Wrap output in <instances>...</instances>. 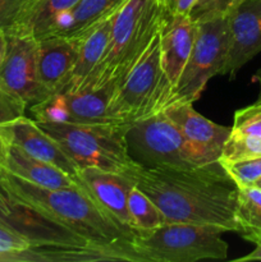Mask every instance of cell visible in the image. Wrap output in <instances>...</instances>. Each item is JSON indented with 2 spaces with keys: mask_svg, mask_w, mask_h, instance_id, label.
<instances>
[{
  "mask_svg": "<svg viewBox=\"0 0 261 262\" xmlns=\"http://www.w3.org/2000/svg\"><path fill=\"white\" fill-rule=\"evenodd\" d=\"M5 51H7V32L3 27H0V64L4 59Z\"/></svg>",
  "mask_w": 261,
  "mask_h": 262,
  "instance_id": "cell-35",
  "label": "cell"
},
{
  "mask_svg": "<svg viewBox=\"0 0 261 262\" xmlns=\"http://www.w3.org/2000/svg\"><path fill=\"white\" fill-rule=\"evenodd\" d=\"M0 184L15 200L81 235L95 247L120 253L127 262H137L129 248L135 230L110 216L81 182L74 187L45 188L3 169Z\"/></svg>",
  "mask_w": 261,
  "mask_h": 262,
  "instance_id": "cell-2",
  "label": "cell"
},
{
  "mask_svg": "<svg viewBox=\"0 0 261 262\" xmlns=\"http://www.w3.org/2000/svg\"><path fill=\"white\" fill-rule=\"evenodd\" d=\"M127 138L129 151L145 165L194 168L219 161L191 142L163 110L130 124Z\"/></svg>",
  "mask_w": 261,
  "mask_h": 262,
  "instance_id": "cell-7",
  "label": "cell"
},
{
  "mask_svg": "<svg viewBox=\"0 0 261 262\" xmlns=\"http://www.w3.org/2000/svg\"><path fill=\"white\" fill-rule=\"evenodd\" d=\"M0 165L8 173L45 188H64L78 184L56 166L28 155L10 143L0 142Z\"/></svg>",
  "mask_w": 261,
  "mask_h": 262,
  "instance_id": "cell-17",
  "label": "cell"
},
{
  "mask_svg": "<svg viewBox=\"0 0 261 262\" xmlns=\"http://www.w3.org/2000/svg\"><path fill=\"white\" fill-rule=\"evenodd\" d=\"M96 248L31 247L20 251H0V262H102Z\"/></svg>",
  "mask_w": 261,
  "mask_h": 262,
  "instance_id": "cell-22",
  "label": "cell"
},
{
  "mask_svg": "<svg viewBox=\"0 0 261 262\" xmlns=\"http://www.w3.org/2000/svg\"><path fill=\"white\" fill-rule=\"evenodd\" d=\"M33 247L32 243L19 233L0 225V251H20Z\"/></svg>",
  "mask_w": 261,
  "mask_h": 262,
  "instance_id": "cell-31",
  "label": "cell"
},
{
  "mask_svg": "<svg viewBox=\"0 0 261 262\" xmlns=\"http://www.w3.org/2000/svg\"><path fill=\"white\" fill-rule=\"evenodd\" d=\"M230 49L224 74L230 79L261 53V0H245L228 14Z\"/></svg>",
  "mask_w": 261,
  "mask_h": 262,
  "instance_id": "cell-12",
  "label": "cell"
},
{
  "mask_svg": "<svg viewBox=\"0 0 261 262\" xmlns=\"http://www.w3.org/2000/svg\"><path fill=\"white\" fill-rule=\"evenodd\" d=\"M2 173H3V168H2V165H0V176H2Z\"/></svg>",
  "mask_w": 261,
  "mask_h": 262,
  "instance_id": "cell-38",
  "label": "cell"
},
{
  "mask_svg": "<svg viewBox=\"0 0 261 262\" xmlns=\"http://www.w3.org/2000/svg\"><path fill=\"white\" fill-rule=\"evenodd\" d=\"M78 179L92 194L97 204L119 224L133 230L129 225L127 201L135 184L120 173L100 169H79Z\"/></svg>",
  "mask_w": 261,
  "mask_h": 262,
  "instance_id": "cell-15",
  "label": "cell"
},
{
  "mask_svg": "<svg viewBox=\"0 0 261 262\" xmlns=\"http://www.w3.org/2000/svg\"><path fill=\"white\" fill-rule=\"evenodd\" d=\"M0 142L17 146L28 155L56 166L78 183V166L50 135L26 115L0 125Z\"/></svg>",
  "mask_w": 261,
  "mask_h": 262,
  "instance_id": "cell-11",
  "label": "cell"
},
{
  "mask_svg": "<svg viewBox=\"0 0 261 262\" xmlns=\"http://www.w3.org/2000/svg\"><path fill=\"white\" fill-rule=\"evenodd\" d=\"M165 18L156 0H125L114 15L104 56L77 91L119 84L142 58Z\"/></svg>",
  "mask_w": 261,
  "mask_h": 262,
  "instance_id": "cell-3",
  "label": "cell"
},
{
  "mask_svg": "<svg viewBox=\"0 0 261 262\" xmlns=\"http://www.w3.org/2000/svg\"><path fill=\"white\" fill-rule=\"evenodd\" d=\"M227 230L212 224L165 223L153 230L135 232L129 248L137 262H196L225 260Z\"/></svg>",
  "mask_w": 261,
  "mask_h": 262,
  "instance_id": "cell-4",
  "label": "cell"
},
{
  "mask_svg": "<svg viewBox=\"0 0 261 262\" xmlns=\"http://www.w3.org/2000/svg\"><path fill=\"white\" fill-rule=\"evenodd\" d=\"M123 176L147 194L166 223L212 224L238 233V188L220 161L194 166H150L135 161Z\"/></svg>",
  "mask_w": 261,
  "mask_h": 262,
  "instance_id": "cell-1",
  "label": "cell"
},
{
  "mask_svg": "<svg viewBox=\"0 0 261 262\" xmlns=\"http://www.w3.org/2000/svg\"><path fill=\"white\" fill-rule=\"evenodd\" d=\"M5 32L7 51L0 64V86L30 107L50 95L38 81L37 40L20 31Z\"/></svg>",
  "mask_w": 261,
  "mask_h": 262,
  "instance_id": "cell-10",
  "label": "cell"
},
{
  "mask_svg": "<svg viewBox=\"0 0 261 262\" xmlns=\"http://www.w3.org/2000/svg\"><path fill=\"white\" fill-rule=\"evenodd\" d=\"M28 106L23 100L0 86V125L25 117Z\"/></svg>",
  "mask_w": 261,
  "mask_h": 262,
  "instance_id": "cell-30",
  "label": "cell"
},
{
  "mask_svg": "<svg viewBox=\"0 0 261 262\" xmlns=\"http://www.w3.org/2000/svg\"><path fill=\"white\" fill-rule=\"evenodd\" d=\"M129 225L135 232L153 230L165 224L166 220L155 202L137 187H133L127 201Z\"/></svg>",
  "mask_w": 261,
  "mask_h": 262,
  "instance_id": "cell-24",
  "label": "cell"
},
{
  "mask_svg": "<svg viewBox=\"0 0 261 262\" xmlns=\"http://www.w3.org/2000/svg\"><path fill=\"white\" fill-rule=\"evenodd\" d=\"M261 156V137L230 130L222 150V161H235Z\"/></svg>",
  "mask_w": 261,
  "mask_h": 262,
  "instance_id": "cell-26",
  "label": "cell"
},
{
  "mask_svg": "<svg viewBox=\"0 0 261 262\" xmlns=\"http://www.w3.org/2000/svg\"><path fill=\"white\" fill-rule=\"evenodd\" d=\"M0 223L9 229L27 238L33 247H71V248H102L95 247L81 235L67 229L50 217L36 211L28 205L10 196L0 184ZM125 260L120 253L112 252Z\"/></svg>",
  "mask_w": 261,
  "mask_h": 262,
  "instance_id": "cell-9",
  "label": "cell"
},
{
  "mask_svg": "<svg viewBox=\"0 0 261 262\" xmlns=\"http://www.w3.org/2000/svg\"><path fill=\"white\" fill-rule=\"evenodd\" d=\"M163 112L191 142L219 160L223 146L229 137L232 128L209 120L197 113L191 102L171 104Z\"/></svg>",
  "mask_w": 261,
  "mask_h": 262,
  "instance_id": "cell-16",
  "label": "cell"
},
{
  "mask_svg": "<svg viewBox=\"0 0 261 262\" xmlns=\"http://www.w3.org/2000/svg\"><path fill=\"white\" fill-rule=\"evenodd\" d=\"M115 87L105 84L94 90L63 91L71 113V123L79 124H104L113 123L107 118V105Z\"/></svg>",
  "mask_w": 261,
  "mask_h": 262,
  "instance_id": "cell-21",
  "label": "cell"
},
{
  "mask_svg": "<svg viewBox=\"0 0 261 262\" xmlns=\"http://www.w3.org/2000/svg\"><path fill=\"white\" fill-rule=\"evenodd\" d=\"M243 2L245 0H197L189 12V17L194 22H201L216 17H227Z\"/></svg>",
  "mask_w": 261,
  "mask_h": 262,
  "instance_id": "cell-28",
  "label": "cell"
},
{
  "mask_svg": "<svg viewBox=\"0 0 261 262\" xmlns=\"http://www.w3.org/2000/svg\"><path fill=\"white\" fill-rule=\"evenodd\" d=\"M26 0H0V27L4 30L14 23Z\"/></svg>",
  "mask_w": 261,
  "mask_h": 262,
  "instance_id": "cell-32",
  "label": "cell"
},
{
  "mask_svg": "<svg viewBox=\"0 0 261 262\" xmlns=\"http://www.w3.org/2000/svg\"><path fill=\"white\" fill-rule=\"evenodd\" d=\"M197 25L189 15H166L160 28V56L171 86L178 83L196 40Z\"/></svg>",
  "mask_w": 261,
  "mask_h": 262,
  "instance_id": "cell-14",
  "label": "cell"
},
{
  "mask_svg": "<svg viewBox=\"0 0 261 262\" xmlns=\"http://www.w3.org/2000/svg\"><path fill=\"white\" fill-rule=\"evenodd\" d=\"M255 186H256V187H260V188H261V178L258 179L257 182H256V184H255Z\"/></svg>",
  "mask_w": 261,
  "mask_h": 262,
  "instance_id": "cell-37",
  "label": "cell"
},
{
  "mask_svg": "<svg viewBox=\"0 0 261 262\" xmlns=\"http://www.w3.org/2000/svg\"><path fill=\"white\" fill-rule=\"evenodd\" d=\"M37 124L59 143L79 169L94 168L122 174L136 161L130 156L127 138L129 125L127 124Z\"/></svg>",
  "mask_w": 261,
  "mask_h": 262,
  "instance_id": "cell-5",
  "label": "cell"
},
{
  "mask_svg": "<svg viewBox=\"0 0 261 262\" xmlns=\"http://www.w3.org/2000/svg\"><path fill=\"white\" fill-rule=\"evenodd\" d=\"M219 161L237 188L255 186L261 178V156L235 161Z\"/></svg>",
  "mask_w": 261,
  "mask_h": 262,
  "instance_id": "cell-27",
  "label": "cell"
},
{
  "mask_svg": "<svg viewBox=\"0 0 261 262\" xmlns=\"http://www.w3.org/2000/svg\"><path fill=\"white\" fill-rule=\"evenodd\" d=\"M235 220L238 233L245 239L261 235V188L242 187L237 192Z\"/></svg>",
  "mask_w": 261,
  "mask_h": 262,
  "instance_id": "cell-23",
  "label": "cell"
},
{
  "mask_svg": "<svg viewBox=\"0 0 261 262\" xmlns=\"http://www.w3.org/2000/svg\"><path fill=\"white\" fill-rule=\"evenodd\" d=\"M28 109L37 123H71V113L63 91L53 92Z\"/></svg>",
  "mask_w": 261,
  "mask_h": 262,
  "instance_id": "cell-25",
  "label": "cell"
},
{
  "mask_svg": "<svg viewBox=\"0 0 261 262\" xmlns=\"http://www.w3.org/2000/svg\"><path fill=\"white\" fill-rule=\"evenodd\" d=\"M196 25V40L191 55L178 83L171 91L169 105L178 102L193 104L201 97L210 78L224 76L230 49L228 15L201 20Z\"/></svg>",
  "mask_w": 261,
  "mask_h": 262,
  "instance_id": "cell-8",
  "label": "cell"
},
{
  "mask_svg": "<svg viewBox=\"0 0 261 262\" xmlns=\"http://www.w3.org/2000/svg\"><path fill=\"white\" fill-rule=\"evenodd\" d=\"M246 241L248 242L253 243L255 245V250L252 252H250L248 255L243 256V257L237 258L234 261H240V262H246V261H261V235H257V237H251L247 238Z\"/></svg>",
  "mask_w": 261,
  "mask_h": 262,
  "instance_id": "cell-34",
  "label": "cell"
},
{
  "mask_svg": "<svg viewBox=\"0 0 261 262\" xmlns=\"http://www.w3.org/2000/svg\"><path fill=\"white\" fill-rule=\"evenodd\" d=\"M115 13L117 10L96 23L84 35H82L81 48H79L78 59L74 66L73 73L68 84L61 91H77L82 86L87 76L101 60L109 43Z\"/></svg>",
  "mask_w": 261,
  "mask_h": 262,
  "instance_id": "cell-19",
  "label": "cell"
},
{
  "mask_svg": "<svg viewBox=\"0 0 261 262\" xmlns=\"http://www.w3.org/2000/svg\"><path fill=\"white\" fill-rule=\"evenodd\" d=\"M82 36H48L37 40L38 81L49 92L68 84L77 63Z\"/></svg>",
  "mask_w": 261,
  "mask_h": 262,
  "instance_id": "cell-13",
  "label": "cell"
},
{
  "mask_svg": "<svg viewBox=\"0 0 261 262\" xmlns=\"http://www.w3.org/2000/svg\"><path fill=\"white\" fill-rule=\"evenodd\" d=\"M232 130L261 137V104L253 102L252 105L238 109L234 113Z\"/></svg>",
  "mask_w": 261,
  "mask_h": 262,
  "instance_id": "cell-29",
  "label": "cell"
},
{
  "mask_svg": "<svg viewBox=\"0 0 261 262\" xmlns=\"http://www.w3.org/2000/svg\"><path fill=\"white\" fill-rule=\"evenodd\" d=\"M166 15H189L197 0H156Z\"/></svg>",
  "mask_w": 261,
  "mask_h": 262,
  "instance_id": "cell-33",
  "label": "cell"
},
{
  "mask_svg": "<svg viewBox=\"0 0 261 262\" xmlns=\"http://www.w3.org/2000/svg\"><path fill=\"white\" fill-rule=\"evenodd\" d=\"M0 225H3V224H2V223H0ZM4 227H5V225H4Z\"/></svg>",
  "mask_w": 261,
  "mask_h": 262,
  "instance_id": "cell-39",
  "label": "cell"
},
{
  "mask_svg": "<svg viewBox=\"0 0 261 262\" xmlns=\"http://www.w3.org/2000/svg\"><path fill=\"white\" fill-rule=\"evenodd\" d=\"M252 78H253V81L258 84V87H260V91H258L257 100H256V102H257V104H261V68L258 69L255 74H253Z\"/></svg>",
  "mask_w": 261,
  "mask_h": 262,
  "instance_id": "cell-36",
  "label": "cell"
},
{
  "mask_svg": "<svg viewBox=\"0 0 261 262\" xmlns=\"http://www.w3.org/2000/svg\"><path fill=\"white\" fill-rule=\"evenodd\" d=\"M79 0H26L14 23L7 30L30 33L36 40L48 35L59 15L72 9Z\"/></svg>",
  "mask_w": 261,
  "mask_h": 262,
  "instance_id": "cell-20",
  "label": "cell"
},
{
  "mask_svg": "<svg viewBox=\"0 0 261 262\" xmlns=\"http://www.w3.org/2000/svg\"><path fill=\"white\" fill-rule=\"evenodd\" d=\"M171 86L160 56V31L128 76L117 84L107 105L110 122L130 125L169 105Z\"/></svg>",
  "mask_w": 261,
  "mask_h": 262,
  "instance_id": "cell-6",
  "label": "cell"
},
{
  "mask_svg": "<svg viewBox=\"0 0 261 262\" xmlns=\"http://www.w3.org/2000/svg\"><path fill=\"white\" fill-rule=\"evenodd\" d=\"M125 0H79L59 15L48 36H82L105 17L119 9Z\"/></svg>",
  "mask_w": 261,
  "mask_h": 262,
  "instance_id": "cell-18",
  "label": "cell"
}]
</instances>
